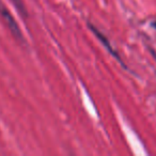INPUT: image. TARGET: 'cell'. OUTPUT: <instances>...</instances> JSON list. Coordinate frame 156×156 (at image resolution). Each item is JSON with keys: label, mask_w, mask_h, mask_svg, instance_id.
<instances>
[{"label": "cell", "mask_w": 156, "mask_h": 156, "mask_svg": "<svg viewBox=\"0 0 156 156\" xmlns=\"http://www.w3.org/2000/svg\"><path fill=\"white\" fill-rule=\"evenodd\" d=\"M88 27H89L90 30H91L92 32H93V34L95 35V37H98V40H100V42L103 44V45H104V47L106 48V49L108 50L109 52H110L111 56H112L113 58L117 59V60L119 61V62L121 63V64L123 65V66H125V65H124V62H123V61H122V58H121V57H120L119 52H118L117 50H115V48H113L112 46H111V43H110V42H109L108 37H107L105 34H103V33L101 32V31L98 29V27L93 26V25H92L91 23H88Z\"/></svg>", "instance_id": "cell-1"}, {"label": "cell", "mask_w": 156, "mask_h": 156, "mask_svg": "<svg viewBox=\"0 0 156 156\" xmlns=\"http://www.w3.org/2000/svg\"><path fill=\"white\" fill-rule=\"evenodd\" d=\"M0 15L2 16L5 24L8 25V28L11 30V32L14 34V37L20 40H23V33H22V31H20V27H18L17 23L15 22V20H14L13 16L11 15V13L7 10V8L1 3V1H0Z\"/></svg>", "instance_id": "cell-2"}, {"label": "cell", "mask_w": 156, "mask_h": 156, "mask_svg": "<svg viewBox=\"0 0 156 156\" xmlns=\"http://www.w3.org/2000/svg\"><path fill=\"white\" fill-rule=\"evenodd\" d=\"M14 3V5L16 7V9L23 14V15H27V11H26V8H25L24 3H23L22 0H12Z\"/></svg>", "instance_id": "cell-3"}, {"label": "cell", "mask_w": 156, "mask_h": 156, "mask_svg": "<svg viewBox=\"0 0 156 156\" xmlns=\"http://www.w3.org/2000/svg\"><path fill=\"white\" fill-rule=\"evenodd\" d=\"M151 25H152V27H153V28H154V29H156V20H154V22H153V23H152V24H151Z\"/></svg>", "instance_id": "cell-4"}]
</instances>
